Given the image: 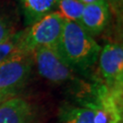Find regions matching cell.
Wrapping results in <instances>:
<instances>
[{
	"instance_id": "6da1fadb",
	"label": "cell",
	"mask_w": 123,
	"mask_h": 123,
	"mask_svg": "<svg viewBox=\"0 0 123 123\" xmlns=\"http://www.w3.org/2000/svg\"><path fill=\"white\" fill-rule=\"evenodd\" d=\"M57 49L75 71H86L98 61L101 47L79 23L65 21Z\"/></svg>"
},
{
	"instance_id": "7a4b0ae2",
	"label": "cell",
	"mask_w": 123,
	"mask_h": 123,
	"mask_svg": "<svg viewBox=\"0 0 123 123\" xmlns=\"http://www.w3.org/2000/svg\"><path fill=\"white\" fill-rule=\"evenodd\" d=\"M33 66V54L24 50H18L0 63V103L18 97L29 80Z\"/></svg>"
},
{
	"instance_id": "3957f363",
	"label": "cell",
	"mask_w": 123,
	"mask_h": 123,
	"mask_svg": "<svg viewBox=\"0 0 123 123\" xmlns=\"http://www.w3.org/2000/svg\"><path fill=\"white\" fill-rule=\"evenodd\" d=\"M65 20L55 11L46 15L22 31L19 49L32 53L38 48H57Z\"/></svg>"
},
{
	"instance_id": "277c9868",
	"label": "cell",
	"mask_w": 123,
	"mask_h": 123,
	"mask_svg": "<svg viewBox=\"0 0 123 123\" xmlns=\"http://www.w3.org/2000/svg\"><path fill=\"white\" fill-rule=\"evenodd\" d=\"M34 65L41 77L55 84L75 79V70L57 51V48H38L33 52Z\"/></svg>"
},
{
	"instance_id": "5b68a950",
	"label": "cell",
	"mask_w": 123,
	"mask_h": 123,
	"mask_svg": "<svg viewBox=\"0 0 123 123\" xmlns=\"http://www.w3.org/2000/svg\"><path fill=\"white\" fill-rule=\"evenodd\" d=\"M98 66L106 86L111 90L122 92V45L110 43L106 45L104 48H102L98 56Z\"/></svg>"
},
{
	"instance_id": "8992f818",
	"label": "cell",
	"mask_w": 123,
	"mask_h": 123,
	"mask_svg": "<svg viewBox=\"0 0 123 123\" xmlns=\"http://www.w3.org/2000/svg\"><path fill=\"white\" fill-rule=\"evenodd\" d=\"M33 105L26 98L15 97L0 103V123H36Z\"/></svg>"
},
{
	"instance_id": "52a82bcc",
	"label": "cell",
	"mask_w": 123,
	"mask_h": 123,
	"mask_svg": "<svg viewBox=\"0 0 123 123\" xmlns=\"http://www.w3.org/2000/svg\"><path fill=\"white\" fill-rule=\"evenodd\" d=\"M110 10L105 0L84 6L79 25L91 37L98 36L106 28L110 19Z\"/></svg>"
},
{
	"instance_id": "ba28073f",
	"label": "cell",
	"mask_w": 123,
	"mask_h": 123,
	"mask_svg": "<svg viewBox=\"0 0 123 123\" xmlns=\"http://www.w3.org/2000/svg\"><path fill=\"white\" fill-rule=\"evenodd\" d=\"M96 111L88 101H83L79 105L66 104L59 110L60 123H95Z\"/></svg>"
},
{
	"instance_id": "9c48e42d",
	"label": "cell",
	"mask_w": 123,
	"mask_h": 123,
	"mask_svg": "<svg viewBox=\"0 0 123 123\" xmlns=\"http://www.w3.org/2000/svg\"><path fill=\"white\" fill-rule=\"evenodd\" d=\"M58 0H19L24 20L30 26L46 15L53 12Z\"/></svg>"
},
{
	"instance_id": "30bf717a",
	"label": "cell",
	"mask_w": 123,
	"mask_h": 123,
	"mask_svg": "<svg viewBox=\"0 0 123 123\" xmlns=\"http://www.w3.org/2000/svg\"><path fill=\"white\" fill-rule=\"evenodd\" d=\"M84 6L79 0H58L55 8L57 13L65 21L79 23L83 12Z\"/></svg>"
},
{
	"instance_id": "8fae6325",
	"label": "cell",
	"mask_w": 123,
	"mask_h": 123,
	"mask_svg": "<svg viewBox=\"0 0 123 123\" xmlns=\"http://www.w3.org/2000/svg\"><path fill=\"white\" fill-rule=\"evenodd\" d=\"M22 37V31L13 33L8 38L0 43V63L6 59L14 53L20 50L19 45Z\"/></svg>"
},
{
	"instance_id": "7c38bea8",
	"label": "cell",
	"mask_w": 123,
	"mask_h": 123,
	"mask_svg": "<svg viewBox=\"0 0 123 123\" xmlns=\"http://www.w3.org/2000/svg\"><path fill=\"white\" fill-rule=\"evenodd\" d=\"M13 34L11 26L8 21L0 14V43L8 38Z\"/></svg>"
},
{
	"instance_id": "4fadbf2b",
	"label": "cell",
	"mask_w": 123,
	"mask_h": 123,
	"mask_svg": "<svg viewBox=\"0 0 123 123\" xmlns=\"http://www.w3.org/2000/svg\"><path fill=\"white\" fill-rule=\"evenodd\" d=\"M105 1L109 6V7H110V12H112L117 16L121 15L123 0H105Z\"/></svg>"
},
{
	"instance_id": "5bb4252c",
	"label": "cell",
	"mask_w": 123,
	"mask_h": 123,
	"mask_svg": "<svg viewBox=\"0 0 123 123\" xmlns=\"http://www.w3.org/2000/svg\"><path fill=\"white\" fill-rule=\"evenodd\" d=\"M80 3H82L84 6L86 5H89V4H94V3H97V2H99L101 0H79Z\"/></svg>"
}]
</instances>
